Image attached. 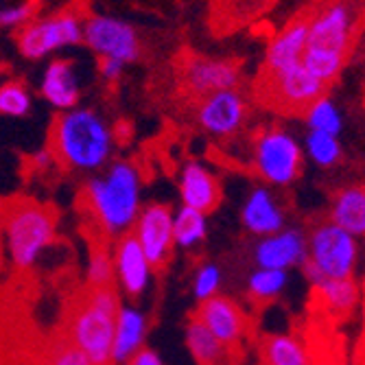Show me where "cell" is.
<instances>
[{
  "label": "cell",
  "instance_id": "obj_1",
  "mask_svg": "<svg viewBox=\"0 0 365 365\" xmlns=\"http://www.w3.org/2000/svg\"><path fill=\"white\" fill-rule=\"evenodd\" d=\"M81 202L103 241L129 235L143 210L140 169L131 160H112L83 184Z\"/></svg>",
  "mask_w": 365,
  "mask_h": 365
},
{
  "label": "cell",
  "instance_id": "obj_2",
  "mask_svg": "<svg viewBox=\"0 0 365 365\" xmlns=\"http://www.w3.org/2000/svg\"><path fill=\"white\" fill-rule=\"evenodd\" d=\"M365 22V0H324L309 16L302 66L324 86L339 79Z\"/></svg>",
  "mask_w": 365,
  "mask_h": 365
},
{
  "label": "cell",
  "instance_id": "obj_3",
  "mask_svg": "<svg viewBox=\"0 0 365 365\" xmlns=\"http://www.w3.org/2000/svg\"><path fill=\"white\" fill-rule=\"evenodd\" d=\"M48 149L63 169L98 173L114 158L116 134L101 112L77 106L68 112H59L53 120Z\"/></svg>",
  "mask_w": 365,
  "mask_h": 365
},
{
  "label": "cell",
  "instance_id": "obj_4",
  "mask_svg": "<svg viewBox=\"0 0 365 365\" xmlns=\"http://www.w3.org/2000/svg\"><path fill=\"white\" fill-rule=\"evenodd\" d=\"M123 300L116 287L86 289L71 307L63 337L75 344L92 365H114V333Z\"/></svg>",
  "mask_w": 365,
  "mask_h": 365
},
{
  "label": "cell",
  "instance_id": "obj_5",
  "mask_svg": "<svg viewBox=\"0 0 365 365\" xmlns=\"http://www.w3.org/2000/svg\"><path fill=\"white\" fill-rule=\"evenodd\" d=\"M55 212L33 199H18L3 210V243L16 272H29L55 243Z\"/></svg>",
  "mask_w": 365,
  "mask_h": 365
},
{
  "label": "cell",
  "instance_id": "obj_6",
  "mask_svg": "<svg viewBox=\"0 0 365 365\" xmlns=\"http://www.w3.org/2000/svg\"><path fill=\"white\" fill-rule=\"evenodd\" d=\"M252 169L260 184L289 188L302 178L304 171L302 143L280 125L258 129L252 140Z\"/></svg>",
  "mask_w": 365,
  "mask_h": 365
},
{
  "label": "cell",
  "instance_id": "obj_7",
  "mask_svg": "<svg viewBox=\"0 0 365 365\" xmlns=\"http://www.w3.org/2000/svg\"><path fill=\"white\" fill-rule=\"evenodd\" d=\"M309 260L328 280H348L354 278L356 264L361 258L359 239L337 227L333 221L319 219L307 232Z\"/></svg>",
  "mask_w": 365,
  "mask_h": 365
},
{
  "label": "cell",
  "instance_id": "obj_8",
  "mask_svg": "<svg viewBox=\"0 0 365 365\" xmlns=\"http://www.w3.org/2000/svg\"><path fill=\"white\" fill-rule=\"evenodd\" d=\"M81 42H83V18L73 9H63L51 16L31 20L26 26L18 31L16 38L20 55L31 61L46 59L61 48H71Z\"/></svg>",
  "mask_w": 365,
  "mask_h": 365
},
{
  "label": "cell",
  "instance_id": "obj_9",
  "mask_svg": "<svg viewBox=\"0 0 365 365\" xmlns=\"http://www.w3.org/2000/svg\"><path fill=\"white\" fill-rule=\"evenodd\" d=\"M83 44L98 59H116L125 66L140 57L138 31L127 20L106 14L83 18Z\"/></svg>",
  "mask_w": 365,
  "mask_h": 365
},
{
  "label": "cell",
  "instance_id": "obj_10",
  "mask_svg": "<svg viewBox=\"0 0 365 365\" xmlns=\"http://www.w3.org/2000/svg\"><path fill=\"white\" fill-rule=\"evenodd\" d=\"M326 88L328 86L313 77L302 63L272 79H262L264 101H269L282 114H304L317 98L326 94Z\"/></svg>",
  "mask_w": 365,
  "mask_h": 365
},
{
  "label": "cell",
  "instance_id": "obj_11",
  "mask_svg": "<svg viewBox=\"0 0 365 365\" xmlns=\"http://www.w3.org/2000/svg\"><path fill=\"white\" fill-rule=\"evenodd\" d=\"M250 118L247 98L237 90H223L199 98L195 120L199 129L212 138H232L245 127Z\"/></svg>",
  "mask_w": 365,
  "mask_h": 365
},
{
  "label": "cell",
  "instance_id": "obj_12",
  "mask_svg": "<svg viewBox=\"0 0 365 365\" xmlns=\"http://www.w3.org/2000/svg\"><path fill=\"white\" fill-rule=\"evenodd\" d=\"M173 215L175 212L171 210V206L151 202L143 206L138 221L131 230V235L140 243L147 260L151 262L153 272L164 269L173 258Z\"/></svg>",
  "mask_w": 365,
  "mask_h": 365
},
{
  "label": "cell",
  "instance_id": "obj_13",
  "mask_svg": "<svg viewBox=\"0 0 365 365\" xmlns=\"http://www.w3.org/2000/svg\"><path fill=\"white\" fill-rule=\"evenodd\" d=\"M114 254V287L127 302H136L151 287L153 280V267L147 260L140 243L134 239V235H125L114 241L112 247Z\"/></svg>",
  "mask_w": 365,
  "mask_h": 365
},
{
  "label": "cell",
  "instance_id": "obj_14",
  "mask_svg": "<svg viewBox=\"0 0 365 365\" xmlns=\"http://www.w3.org/2000/svg\"><path fill=\"white\" fill-rule=\"evenodd\" d=\"M239 219L247 235L256 239H264L287 227L289 212L287 206L282 204V199L276 195V188L254 184L243 197Z\"/></svg>",
  "mask_w": 365,
  "mask_h": 365
},
{
  "label": "cell",
  "instance_id": "obj_15",
  "mask_svg": "<svg viewBox=\"0 0 365 365\" xmlns=\"http://www.w3.org/2000/svg\"><path fill=\"white\" fill-rule=\"evenodd\" d=\"M192 317L202 322L227 350L239 348L250 333V317L245 309L237 300L221 293L197 304Z\"/></svg>",
  "mask_w": 365,
  "mask_h": 365
},
{
  "label": "cell",
  "instance_id": "obj_16",
  "mask_svg": "<svg viewBox=\"0 0 365 365\" xmlns=\"http://www.w3.org/2000/svg\"><path fill=\"white\" fill-rule=\"evenodd\" d=\"M309 258L307 232L300 227H284L272 237L258 239L252 250V260L258 269L291 272L302 267Z\"/></svg>",
  "mask_w": 365,
  "mask_h": 365
},
{
  "label": "cell",
  "instance_id": "obj_17",
  "mask_svg": "<svg viewBox=\"0 0 365 365\" xmlns=\"http://www.w3.org/2000/svg\"><path fill=\"white\" fill-rule=\"evenodd\" d=\"M184 83L199 98L237 90L241 83V66L223 57H192L184 66Z\"/></svg>",
  "mask_w": 365,
  "mask_h": 365
},
{
  "label": "cell",
  "instance_id": "obj_18",
  "mask_svg": "<svg viewBox=\"0 0 365 365\" xmlns=\"http://www.w3.org/2000/svg\"><path fill=\"white\" fill-rule=\"evenodd\" d=\"M309 38V16L293 18L269 40L262 61V79H272L293 66L302 63Z\"/></svg>",
  "mask_w": 365,
  "mask_h": 365
},
{
  "label": "cell",
  "instance_id": "obj_19",
  "mask_svg": "<svg viewBox=\"0 0 365 365\" xmlns=\"http://www.w3.org/2000/svg\"><path fill=\"white\" fill-rule=\"evenodd\" d=\"M178 190H180L182 206L192 208L197 212H204V215H212L221 206V199H223V190H221L217 175L206 164L197 160H188L180 169Z\"/></svg>",
  "mask_w": 365,
  "mask_h": 365
},
{
  "label": "cell",
  "instance_id": "obj_20",
  "mask_svg": "<svg viewBox=\"0 0 365 365\" xmlns=\"http://www.w3.org/2000/svg\"><path fill=\"white\" fill-rule=\"evenodd\" d=\"M38 90L44 101L59 112L77 108L81 103V81L75 61L66 57L51 59L42 71Z\"/></svg>",
  "mask_w": 365,
  "mask_h": 365
},
{
  "label": "cell",
  "instance_id": "obj_21",
  "mask_svg": "<svg viewBox=\"0 0 365 365\" xmlns=\"http://www.w3.org/2000/svg\"><path fill=\"white\" fill-rule=\"evenodd\" d=\"M149 335V317L134 302H123L116 317V333H114V350L112 363L125 365L140 348L147 346Z\"/></svg>",
  "mask_w": 365,
  "mask_h": 365
},
{
  "label": "cell",
  "instance_id": "obj_22",
  "mask_svg": "<svg viewBox=\"0 0 365 365\" xmlns=\"http://www.w3.org/2000/svg\"><path fill=\"white\" fill-rule=\"evenodd\" d=\"M328 221L346 230L348 235L365 237V184H346L335 190L328 206Z\"/></svg>",
  "mask_w": 365,
  "mask_h": 365
},
{
  "label": "cell",
  "instance_id": "obj_23",
  "mask_svg": "<svg viewBox=\"0 0 365 365\" xmlns=\"http://www.w3.org/2000/svg\"><path fill=\"white\" fill-rule=\"evenodd\" d=\"M258 365H311V359L295 335L272 333L260 339Z\"/></svg>",
  "mask_w": 365,
  "mask_h": 365
},
{
  "label": "cell",
  "instance_id": "obj_24",
  "mask_svg": "<svg viewBox=\"0 0 365 365\" xmlns=\"http://www.w3.org/2000/svg\"><path fill=\"white\" fill-rule=\"evenodd\" d=\"M184 344L197 365H221L227 356V348L195 317L186 322Z\"/></svg>",
  "mask_w": 365,
  "mask_h": 365
},
{
  "label": "cell",
  "instance_id": "obj_25",
  "mask_svg": "<svg viewBox=\"0 0 365 365\" xmlns=\"http://www.w3.org/2000/svg\"><path fill=\"white\" fill-rule=\"evenodd\" d=\"M317 300L330 315H350L359 304V287L354 278L348 280H324L313 287Z\"/></svg>",
  "mask_w": 365,
  "mask_h": 365
},
{
  "label": "cell",
  "instance_id": "obj_26",
  "mask_svg": "<svg viewBox=\"0 0 365 365\" xmlns=\"http://www.w3.org/2000/svg\"><path fill=\"white\" fill-rule=\"evenodd\" d=\"M208 239V215L180 206L173 215V243L175 250L192 252Z\"/></svg>",
  "mask_w": 365,
  "mask_h": 365
},
{
  "label": "cell",
  "instance_id": "obj_27",
  "mask_svg": "<svg viewBox=\"0 0 365 365\" xmlns=\"http://www.w3.org/2000/svg\"><path fill=\"white\" fill-rule=\"evenodd\" d=\"M289 272H278V269H258L247 276L245 293L250 297V302L256 307H267L276 302L278 297L287 291L289 287Z\"/></svg>",
  "mask_w": 365,
  "mask_h": 365
},
{
  "label": "cell",
  "instance_id": "obj_28",
  "mask_svg": "<svg viewBox=\"0 0 365 365\" xmlns=\"http://www.w3.org/2000/svg\"><path fill=\"white\" fill-rule=\"evenodd\" d=\"M302 118L309 131H322V134L335 136V138L341 136V131L346 127L341 108L337 106L335 98L328 94L317 98V101L302 114Z\"/></svg>",
  "mask_w": 365,
  "mask_h": 365
},
{
  "label": "cell",
  "instance_id": "obj_29",
  "mask_svg": "<svg viewBox=\"0 0 365 365\" xmlns=\"http://www.w3.org/2000/svg\"><path fill=\"white\" fill-rule=\"evenodd\" d=\"M302 149H304V158H309L315 167H319L324 171L335 169L344 162V147H341L339 138L322 134V131L307 129Z\"/></svg>",
  "mask_w": 365,
  "mask_h": 365
},
{
  "label": "cell",
  "instance_id": "obj_30",
  "mask_svg": "<svg viewBox=\"0 0 365 365\" xmlns=\"http://www.w3.org/2000/svg\"><path fill=\"white\" fill-rule=\"evenodd\" d=\"M114 287V254L108 241H96L90 245L86 264V289Z\"/></svg>",
  "mask_w": 365,
  "mask_h": 365
},
{
  "label": "cell",
  "instance_id": "obj_31",
  "mask_svg": "<svg viewBox=\"0 0 365 365\" xmlns=\"http://www.w3.org/2000/svg\"><path fill=\"white\" fill-rule=\"evenodd\" d=\"M33 110V94L22 79H5L0 83V116L24 118Z\"/></svg>",
  "mask_w": 365,
  "mask_h": 365
},
{
  "label": "cell",
  "instance_id": "obj_32",
  "mask_svg": "<svg viewBox=\"0 0 365 365\" xmlns=\"http://www.w3.org/2000/svg\"><path fill=\"white\" fill-rule=\"evenodd\" d=\"M221 284H223V272L219 264H215L210 260L199 264L192 276V295H195L197 304H202V302L210 300V297L219 295Z\"/></svg>",
  "mask_w": 365,
  "mask_h": 365
},
{
  "label": "cell",
  "instance_id": "obj_33",
  "mask_svg": "<svg viewBox=\"0 0 365 365\" xmlns=\"http://www.w3.org/2000/svg\"><path fill=\"white\" fill-rule=\"evenodd\" d=\"M38 0H11L0 3V29H22L36 20Z\"/></svg>",
  "mask_w": 365,
  "mask_h": 365
},
{
  "label": "cell",
  "instance_id": "obj_34",
  "mask_svg": "<svg viewBox=\"0 0 365 365\" xmlns=\"http://www.w3.org/2000/svg\"><path fill=\"white\" fill-rule=\"evenodd\" d=\"M42 365H92V361L63 335L57 337L44 352Z\"/></svg>",
  "mask_w": 365,
  "mask_h": 365
},
{
  "label": "cell",
  "instance_id": "obj_35",
  "mask_svg": "<svg viewBox=\"0 0 365 365\" xmlns=\"http://www.w3.org/2000/svg\"><path fill=\"white\" fill-rule=\"evenodd\" d=\"M123 73H125V63L116 59H98V75H101V79L114 83L123 77Z\"/></svg>",
  "mask_w": 365,
  "mask_h": 365
},
{
  "label": "cell",
  "instance_id": "obj_36",
  "mask_svg": "<svg viewBox=\"0 0 365 365\" xmlns=\"http://www.w3.org/2000/svg\"><path fill=\"white\" fill-rule=\"evenodd\" d=\"M125 365H167V363H164V359H162V354L158 350L145 346L134 356H131Z\"/></svg>",
  "mask_w": 365,
  "mask_h": 365
},
{
  "label": "cell",
  "instance_id": "obj_37",
  "mask_svg": "<svg viewBox=\"0 0 365 365\" xmlns=\"http://www.w3.org/2000/svg\"><path fill=\"white\" fill-rule=\"evenodd\" d=\"M55 164L57 162H55V158H53L48 147H44V149H40L36 153H31V167L36 169V171H48V169L55 167Z\"/></svg>",
  "mask_w": 365,
  "mask_h": 365
},
{
  "label": "cell",
  "instance_id": "obj_38",
  "mask_svg": "<svg viewBox=\"0 0 365 365\" xmlns=\"http://www.w3.org/2000/svg\"><path fill=\"white\" fill-rule=\"evenodd\" d=\"M5 79H7V77H5V71H3V66H0V83H3Z\"/></svg>",
  "mask_w": 365,
  "mask_h": 365
}]
</instances>
